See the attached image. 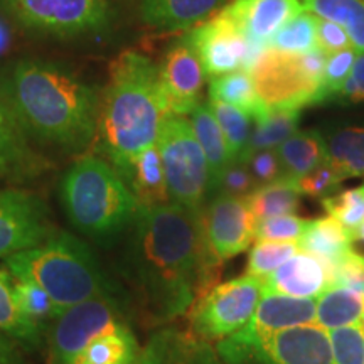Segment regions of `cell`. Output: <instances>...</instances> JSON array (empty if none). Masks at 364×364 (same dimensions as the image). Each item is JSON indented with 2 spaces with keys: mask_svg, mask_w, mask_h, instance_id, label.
Segmentation results:
<instances>
[{
  "mask_svg": "<svg viewBox=\"0 0 364 364\" xmlns=\"http://www.w3.org/2000/svg\"><path fill=\"white\" fill-rule=\"evenodd\" d=\"M206 247L203 211L167 203L140 206L129 230L124 268L147 314L171 322L191 311L215 279Z\"/></svg>",
  "mask_w": 364,
  "mask_h": 364,
  "instance_id": "1",
  "label": "cell"
},
{
  "mask_svg": "<svg viewBox=\"0 0 364 364\" xmlns=\"http://www.w3.org/2000/svg\"><path fill=\"white\" fill-rule=\"evenodd\" d=\"M0 98L31 140L70 154L95 144L102 95L61 63H14L0 81Z\"/></svg>",
  "mask_w": 364,
  "mask_h": 364,
  "instance_id": "2",
  "label": "cell"
},
{
  "mask_svg": "<svg viewBox=\"0 0 364 364\" xmlns=\"http://www.w3.org/2000/svg\"><path fill=\"white\" fill-rule=\"evenodd\" d=\"M169 113L159 66L142 53H122L108 68V83L100 102L97 149L117 172L122 171L157 144Z\"/></svg>",
  "mask_w": 364,
  "mask_h": 364,
  "instance_id": "3",
  "label": "cell"
},
{
  "mask_svg": "<svg viewBox=\"0 0 364 364\" xmlns=\"http://www.w3.org/2000/svg\"><path fill=\"white\" fill-rule=\"evenodd\" d=\"M16 280L31 282L51 297L61 312L100 297H118L98 257L85 241L56 231L39 247L4 258Z\"/></svg>",
  "mask_w": 364,
  "mask_h": 364,
  "instance_id": "4",
  "label": "cell"
},
{
  "mask_svg": "<svg viewBox=\"0 0 364 364\" xmlns=\"http://www.w3.org/2000/svg\"><path fill=\"white\" fill-rule=\"evenodd\" d=\"M48 364H139L142 349L118 297L68 309L49 327Z\"/></svg>",
  "mask_w": 364,
  "mask_h": 364,
  "instance_id": "5",
  "label": "cell"
},
{
  "mask_svg": "<svg viewBox=\"0 0 364 364\" xmlns=\"http://www.w3.org/2000/svg\"><path fill=\"white\" fill-rule=\"evenodd\" d=\"M59 201L71 226L102 245L129 231L140 209L115 167L97 156L80 157L65 172Z\"/></svg>",
  "mask_w": 364,
  "mask_h": 364,
  "instance_id": "6",
  "label": "cell"
},
{
  "mask_svg": "<svg viewBox=\"0 0 364 364\" xmlns=\"http://www.w3.org/2000/svg\"><path fill=\"white\" fill-rule=\"evenodd\" d=\"M157 147L171 203L201 213L209 196V167L188 118L169 113L159 132Z\"/></svg>",
  "mask_w": 364,
  "mask_h": 364,
  "instance_id": "7",
  "label": "cell"
},
{
  "mask_svg": "<svg viewBox=\"0 0 364 364\" xmlns=\"http://www.w3.org/2000/svg\"><path fill=\"white\" fill-rule=\"evenodd\" d=\"M0 9L22 31L46 38H81L112 24L110 0H0Z\"/></svg>",
  "mask_w": 364,
  "mask_h": 364,
  "instance_id": "8",
  "label": "cell"
},
{
  "mask_svg": "<svg viewBox=\"0 0 364 364\" xmlns=\"http://www.w3.org/2000/svg\"><path fill=\"white\" fill-rule=\"evenodd\" d=\"M263 294L262 279L252 275L213 285L191 307V331L206 343H220L247 326Z\"/></svg>",
  "mask_w": 364,
  "mask_h": 364,
  "instance_id": "9",
  "label": "cell"
},
{
  "mask_svg": "<svg viewBox=\"0 0 364 364\" xmlns=\"http://www.w3.org/2000/svg\"><path fill=\"white\" fill-rule=\"evenodd\" d=\"M248 71L265 110H302L317 105L321 81L306 71L300 54L267 48Z\"/></svg>",
  "mask_w": 364,
  "mask_h": 364,
  "instance_id": "10",
  "label": "cell"
},
{
  "mask_svg": "<svg viewBox=\"0 0 364 364\" xmlns=\"http://www.w3.org/2000/svg\"><path fill=\"white\" fill-rule=\"evenodd\" d=\"M56 231L49 206L39 194L0 189V258L39 247Z\"/></svg>",
  "mask_w": 364,
  "mask_h": 364,
  "instance_id": "11",
  "label": "cell"
},
{
  "mask_svg": "<svg viewBox=\"0 0 364 364\" xmlns=\"http://www.w3.org/2000/svg\"><path fill=\"white\" fill-rule=\"evenodd\" d=\"M186 36L194 46L209 78L238 70L248 71L258 58L255 49H265L250 43L223 9L211 19L188 31Z\"/></svg>",
  "mask_w": 364,
  "mask_h": 364,
  "instance_id": "12",
  "label": "cell"
},
{
  "mask_svg": "<svg viewBox=\"0 0 364 364\" xmlns=\"http://www.w3.org/2000/svg\"><path fill=\"white\" fill-rule=\"evenodd\" d=\"M258 220L247 198L216 194L203 209V230L209 255L216 263L247 252L257 240Z\"/></svg>",
  "mask_w": 364,
  "mask_h": 364,
  "instance_id": "13",
  "label": "cell"
},
{
  "mask_svg": "<svg viewBox=\"0 0 364 364\" xmlns=\"http://www.w3.org/2000/svg\"><path fill=\"white\" fill-rule=\"evenodd\" d=\"M317 321V300L316 299H295L289 295L263 290L257 311L238 332L230 338L220 341L218 348L238 349L250 348L262 341L272 338L277 332L292 329V327L316 324Z\"/></svg>",
  "mask_w": 364,
  "mask_h": 364,
  "instance_id": "14",
  "label": "cell"
},
{
  "mask_svg": "<svg viewBox=\"0 0 364 364\" xmlns=\"http://www.w3.org/2000/svg\"><path fill=\"white\" fill-rule=\"evenodd\" d=\"M159 71L169 112L182 117L191 115L203 103L206 71L188 36L167 49Z\"/></svg>",
  "mask_w": 364,
  "mask_h": 364,
  "instance_id": "15",
  "label": "cell"
},
{
  "mask_svg": "<svg viewBox=\"0 0 364 364\" xmlns=\"http://www.w3.org/2000/svg\"><path fill=\"white\" fill-rule=\"evenodd\" d=\"M223 11L250 43L263 48L285 22L304 11L299 0H233Z\"/></svg>",
  "mask_w": 364,
  "mask_h": 364,
  "instance_id": "16",
  "label": "cell"
},
{
  "mask_svg": "<svg viewBox=\"0 0 364 364\" xmlns=\"http://www.w3.org/2000/svg\"><path fill=\"white\" fill-rule=\"evenodd\" d=\"M228 0H139L142 24L159 34L191 31L226 6Z\"/></svg>",
  "mask_w": 364,
  "mask_h": 364,
  "instance_id": "17",
  "label": "cell"
},
{
  "mask_svg": "<svg viewBox=\"0 0 364 364\" xmlns=\"http://www.w3.org/2000/svg\"><path fill=\"white\" fill-rule=\"evenodd\" d=\"M265 292L289 295L295 299H317L329 287L326 263L300 250L284 265L262 279Z\"/></svg>",
  "mask_w": 364,
  "mask_h": 364,
  "instance_id": "18",
  "label": "cell"
},
{
  "mask_svg": "<svg viewBox=\"0 0 364 364\" xmlns=\"http://www.w3.org/2000/svg\"><path fill=\"white\" fill-rule=\"evenodd\" d=\"M46 167L44 159L31 145V139L0 98V169L11 179H29Z\"/></svg>",
  "mask_w": 364,
  "mask_h": 364,
  "instance_id": "19",
  "label": "cell"
},
{
  "mask_svg": "<svg viewBox=\"0 0 364 364\" xmlns=\"http://www.w3.org/2000/svg\"><path fill=\"white\" fill-rule=\"evenodd\" d=\"M142 364H225L215 346L193 334L164 329L142 349Z\"/></svg>",
  "mask_w": 364,
  "mask_h": 364,
  "instance_id": "20",
  "label": "cell"
},
{
  "mask_svg": "<svg viewBox=\"0 0 364 364\" xmlns=\"http://www.w3.org/2000/svg\"><path fill=\"white\" fill-rule=\"evenodd\" d=\"M122 179L142 208L161 206L171 203L167 191L166 172H164L162 157L157 144L150 145L139 154L129 166L118 171Z\"/></svg>",
  "mask_w": 364,
  "mask_h": 364,
  "instance_id": "21",
  "label": "cell"
},
{
  "mask_svg": "<svg viewBox=\"0 0 364 364\" xmlns=\"http://www.w3.org/2000/svg\"><path fill=\"white\" fill-rule=\"evenodd\" d=\"M191 125L201 145L204 156H206L209 167V196L215 194L218 182H220L223 172L231 164L230 150L220 124H218L215 113H213L209 103H201L191 113Z\"/></svg>",
  "mask_w": 364,
  "mask_h": 364,
  "instance_id": "22",
  "label": "cell"
},
{
  "mask_svg": "<svg viewBox=\"0 0 364 364\" xmlns=\"http://www.w3.org/2000/svg\"><path fill=\"white\" fill-rule=\"evenodd\" d=\"M277 154L284 177L299 181L327 161L326 139L317 130L295 132L277 149Z\"/></svg>",
  "mask_w": 364,
  "mask_h": 364,
  "instance_id": "23",
  "label": "cell"
},
{
  "mask_svg": "<svg viewBox=\"0 0 364 364\" xmlns=\"http://www.w3.org/2000/svg\"><path fill=\"white\" fill-rule=\"evenodd\" d=\"M353 243L354 236L331 216L309 221L306 233L299 240L300 250L317 257L326 267L334 265L351 252Z\"/></svg>",
  "mask_w": 364,
  "mask_h": 364,
  "instance_id": "24",
  "label": "cell"
},
{
  "mask_svg": "<svg viewBox=\"0 0 364 364\" xmlns=\"http://www.w3.org/2000/svg\"><path fill=\"white\" fill-rule=\"evenodd\" d=\"M317 300L316 324L327 331L356 326L364 309V294L344 285H329Z\"/></svg>",
  "mask_w": 364,
  "mask_h": 364,
  "instance_id": "25",
  "label": "cell"
},
{
  "mask_svg": "<svg viewBox=\"0 0 364 364\" xmlns=\"http://www.w3.org/2000/svg\"><path fill=\"white\" fill-rule=\"evenodd\" d=\"M0 332L24 348L43 344V329L21 311L14 294V277L4 268H0Z\"/></svg>",
  "mask_w": 364,
  "mask_h": 364,
  "instance_id": "26",
  "label": "cell"
},
{
  "mask_svg": "<svg viewBox=\"0 0 364 364\" xmlns=\"http://www.w3.org/2000/svg\"><path fill=\"white\" fill-rule=\"evenodd\" d=\"M326 147L327 162L338 171L341 179L364 177V125L332 132L326 139Z\"/></svg>",
  "mask_w": 364,
  "mask_h": 364,
  "instance_id": "27",
  "label": "cell"
},
{
  "mask_svg": "<svg viewBox=\"0 0 364 364\" xmlns=\"http://www.w3.org/2000/svg\"><path fill=\"white\" fill-rule=\"evenodd\" d=\"M300 191L297 181L282 177L270 184L258 186L247 196V201L258 221L267 218L294 215L300 206Z\"/></svg>",
  "mask_w": 364,
  "mask_h": 364,
  "instance_id": "28",
  "label": "cell"
},
{
  "mask_svg": "<svg viewBox=\"0 0 364 364\" xmlns=\"http://www.w3.org/2000/svg\"><path fill=\"white\" fill-rule=\"evenodd\" d=\"M321 19L343 27L358 51L364 53V0H299Z\"/></svg>",
  "mask_w": 364,
  "mask_h": 364,
  "instance_id": "29",
  "label": "cell"
},
{
  "mask_svg": "<svg viewBox=\"0 0 364 364\" xmlns=\"http://www.w3.org/2000/svg\"><path fill=\"white\" fill-rule=\"evenodd\" d=\"M209 98L233 105V107L248 113L253 120L267 112L260 102V98H258L252 75L247 70L226 73V75L211 78V83H209Z\"/></svg>",
  "mask_w": 364,
  "mask_h": 364,
  "instance_id": "30",
  "label": "cell"
},
{
  "mask_svg": "<svg viewBox=\"0 0 364 364\" xmlns=\"http://www.w3.org/2000/svg\"><path fill=\"white\" fill-rule=\"evenodd\" d=\"M300 110H267L255 118V129L250 136L247 157L257 150L279 149L297 132ZM247 161V159H245Z\"/></svg>",
  "mask_w": 364,
  "mask_h": 364,
  "instance_id": "31",
  "label": "cell"
},
{
  "mask_svg": "<svg viewBox=\"0 0 364 364\" xmlns=\"http://www.w3.org/2000/svg\"><path fill=\"white\" fill-rule=\"evenodd\" d=\"M209 107L215 113L218 124H220L223 135H225L228 150H230L231 162H245L248 152L250 136H252V120L253 118L240 108L228 105L220 100L209 98Z\"/></svg>",
  "mask_w": 364,
  "mask_h": 364,
  "instance_id": "32",
  "label": "cell"
},
{
  "mask_svg": "<svg viewBox=\"0 0 364 364\" xmlns=\"http://www.w3.org/2000/svg\"><path fill=\"white\" fill-rule=\"evenodd\" d=\"M268 48L287 54H306L317 49V16L304 9L273 34Z\"/></svg>",
  "mask_w": 364,
  "mask_h": 364,
  "instance_id": "33",
  "label": "cell"
},
{
  "mask_svg": "<svg viewBox=\"0 0 364 364\" xmlns=\"http://www.w3.org/2000/svg\"><path fill=\"white\" fill-rule=\"evenodd\" d=\"M300 252L297 241H263L257 240L248 255L247 275L263 277L270 275L277 268Z\"/></svg>",
  "mask_w": 364,
  "mask_h": 364,
  "instance_id": "34",
  "label": "cell"
},
{
  "mask_svg": "<svg viewBox=\"0 0 364 364\" xmlns=\"http://www.w3.org/2000/svg\"><path fill=\"white\" fill-rule=\"evenodd\" d=\"M14 294H16V300L19 304L21 311L43 331L46 326H51L63 314L51 297L43 289H39L38 285L31 284V282L14 279Z\"/></svg>",
  "mask_w": 364,
  "mask_h": 364,
  "instance_id": "35",
  "label": "cell"
},
{
  "mask_svg": "<svg viewBox=\"0 0 364 364\" xmlns=\"http://www.w3.org/2000/svg\"><path fill=\"white\" fill-rule=\"evenodd\" d=\"M327 216L338 220L354 236L364 220V184L356 189H346L322 199ZM356 241V240H354Z\"/></svg>",
  "mask_w": 364,
  "mask_h": 364,
  "instance_id": "36",
  "label": "cell"
},
{
  "mask_svg": "<svg viewBox=\"0 0 364 364\" xmlns=\"http://www.w3.org/2000/svg\"><path fill=\"white\" fill-rule=\"evenodd\" d=\"M356 48H348L343 51L327 56V63L324 68V75L321 80V88H318L317 105L331 102L332 97L341 90L344 81L348 80L349 73L353 70L354 59H356Z\"/></svg>",
  "mask_w": 364,
  "mask_h": 364,
  "instance_id": "37",
  "label": "cell"
},
{
  "mask_svg": "<svg viewBox=\"0 0 364 364\" xmlns=\"http://www.w3.org/2000/svg\"><path fill=\"white\" fill-rule=\"evenodd\" d=\"M334 364H364V331L359 326L329 332Z\"/></svg>",
  "mask_w": 364,
  "mask_h": 364,
  "instance_id": "38",
  "label": "cell"
},
{
  "mask_svg": "<svg viewBox=\"0 0 364 364\" xmlns=\"http://www.w3.org/2000/svg\"><path fill=\"white\" fill-rule=\"evenodd\" d=\"M309 220L295 215H282L258 221L257 240L263 241H297L302 238Z\"/></svg>",
  "mask_w": 364,
  "mask_h": 364,
  "instance_id": "39",
  "label": "cell"
},
{
  "mask_svg": "<svg viewBox=\"0 0 364 364\" xmlns=\"http://www.w3.org/2000/svg\"><path fill=\"white\" fill-rule=\"evenodd\" d=\"M341 182H343V179H341L338 171L326 161L316 171H312L311 174L299 179L297 186L300 194L311 196V198L316 199H326L334 194L336 189H339Z\"/></svg>",
  "mask_w": 364,
  "mask_h": 364,
  "instance_id": "40",
  "label": "cell"
},
{
  "mask_svg": "<svg viewBox=\"0 0 364 364\" xmlns=\"http://www.w3.org/2000/svg\"><path fill=\"white\" fill-rule=\"evenodd\" d=\"M257 189L252 172H250L247 162H231L223 172L220 182H218L215 194H228L238 196V198H247L250 193ZM213 194V196H215Z\"/></svg>",
  "mask_w": 364,
  "mask_h": 364,
  "instance_id": "41",
  "label": "cell"
},
{
  "mask_svg": "<svg viewBox=\"0 0 364 364\" xmlns=\"http://www.w3.org/2000/svg\"><path fill=\"white\" fill-rule=\"evenodd\" d=\"M245 162H247L248 169L252 172L255 182H257V188L284 177L277 149L257 150V152L250 154Z\"/></svg>",
  "mask_w": 364,
  "mask_h": 364,
  "instance_id": "42",
  "label": "cell"
},
{
  "mask_svg": "<svg viewBox=\"0 0 364 364\" xmlns=\"http://www.w3.org/2000/svg\"><path fill=\"white\" fill-rule=\"evenodd\" d=\"M331 102L341 105H358L364 102V53L359 51L354 59L353 70L348 80L341 86Z\"/></svg>",
  "mask_w": 364,
  "mask_h": 364,
  "instance_id": "43",
  "label": "cell"
},
{
  "mask_svg": "<svg viewBox=\"0 0 364 364\" xmlns=\"http://www.w3.org/2000/svg\"><path fill=\"white\" fill-rule=\"evenodd\" d=\"M317 48L331 56L343 49L353 48V43L343 27L317 17Z\"/></svg>",
  "mask_w": 364,
  "mask_h": 364,
  "instance_id": "44",
  "label": "cell"
},
{
  "mask_svg": "<svg viewBox=\"0 0 364 364\" xmlns=\"http://www.w3.org/2000/svg\"><path fill=\"white\" fill-rule=\"evenodd\" d=\"M0 364H24L22 354L17 351V343L0 332Z\"/></svg>",
  "mask_w": 364,
  "mask_h": 364,
  "instance_id": "45",
  "label": "cell"
},
{
  "mask_svg": "<svg viewBox=\"0 0 364 364\" xmlns=\"http://www.w3.org/2000/svg\"><path fill=\"white\" fill-rule=\"evenodd\" d=\"M354 240H356V241H363V243H364V220H363L361 225L358 226L356 233H354Z\"/></svg>",
  "mask_w": 364,
  "mask_h": 364,
  "instance_id": "46",
  "label": "cell"
},
{
  "mask_svg": "<svg viewBox=\"0 0 364 364\" xmlns=\"http://www.w3.org/2000/svg\"><path fill=\"white\" fill-rule=\"evenodd\" d=\"M7 44V33L2 26H0V51L4 49V46Z\"/></svg>",
  "mask_w": 364,
  "mask_h": 364,
  "instance_id": "47",
  "label": "cell"
},
{
  "mask_svg": "<svg viewBox=\"0 0 364 364\" xmlns=\"http://www.w3.org/2000/svg\"><path fill=\"white\" fill-rule=\"evenodd\" d=\"M359 326L364 329V309H363V314H361V318H359Z\"/></svg>",
  "mask_w": 364,
  "mask_h": 364,
  "instance_id": "48",
  "label": "cell"
},
{
  "mask_svg": "<svg viewBox=\"0 0 364 364\" xmlns=\"http://www.w3.org/2000/svg\"><path fill=\"white\" fill-rule=\"evenodd\" d=\"M0 177H7V176H6V172H4L2 169H0Z\"/></svg>",
  "mask_w": 364,
  "mask_h": 364,
  "instance_id": "49",
  "label": "cell"
},
{
  "mask_svg": "<svg viewBox=\"0 0 364 364\" xmlns=\"http://www.w3.org/2000/svg\"><path fill=\"white\" fill-rule=\"evenodd\" d=\"M139 364H142V361H139Z\"/></svg>",
  "mask_w": 364,
  "mask_h": 364,
  "instance_id": "50",
  "label": "cell"
}]
</instances>
